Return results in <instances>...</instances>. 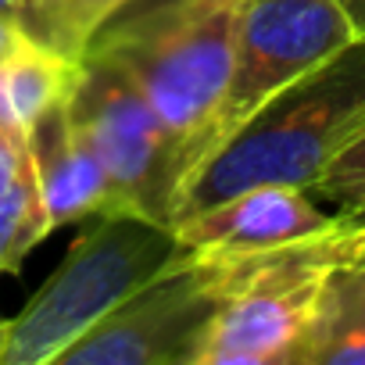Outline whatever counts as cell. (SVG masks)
<instances>
[{"instance_id": "1", "label": "cell", "mask_w": 365, "mask_h": 365, "mask_svg": "<svg viewBox=\"0 0 365 365\" xmlns=\"http://www.w3.org/2000/svg\"><path fill=\"white\" fill-rule=\"evenodd\" d=\"M365 129V36L269 97L182 182L172 226L258 182L312 187L319 172Z\"/></svg>"}, {"instance_id": "2", "label": "cell", "mask_w": 365, "mask_h": 365, "mask_svg": "<svg viewBox=\"0 0 365 365\" xmlns=\"http://www.w3.org/2000/svg\"><path fill=\"white\" fill-rule=\"evenodd\" d=\"M240 8L244 0H129L86 47L133 79L182 143L190 172L226 93Z\"/></svg>"}, {"instance_id": "3", "label": "cell", "mask_w": 365, "mask_h": 365, "mask_svg": "<svg viewBox=\"0 0 365 365\" xmlns=\"http://www.w3.org/2000/svg\"><path fill=\"white\" fill-rule=\"evenodd\" d=\"M190 247L172 226L111 208L76 237L65 262L8 322L0 365H58V358L104 322L136 290L172 269Z\"/></svg>"}, {"instance_id": "4", "label": "cell", "mask_w": 365, "mask_h": 365, "mask_svg": "<svg viewBox=\"0 0 365 365\" xmlns=\"http://www.w3.org/2000/svg\"><path fill=\"white\" fill-rule=\"evenodd\" d=\"M365 251V215L333 230L222 258L219 312L201 365H294L329 276Z\"/></svg>"}, {"instance_id": "5", "label": "cell", "mask_w": 365, "mask_h": 365, "mask_svg": "<svg viewBox=\"0 0 365 365\" xmlns=\"http://www.w3.org/2000/svg\"><path fill=\"white\" fill-rule=\"evenodd\" d=\"M79 65L68 111L111 179L115 208L172 226L179 190L190 175L182 143L122 68L97 54H83Z\"/></svg>"}, {"instance_id": "6", "label": "cell", "mask_w": 365, "mask_h": 365, "mask_svg": "<svg viewBox=\"0 0 365 365\" xmlns=\"http://www.w3.org/2000/svg\"><path fill=\"white\" fill-rule=\"evenodd\" d=\"M219 272L222 258L190 247L79 336L58 365H201L219 312Z\"/></svg>"}, {"instance_id": "7", "label": "cell", "mask_w": 365, "mask_h": 365, "mask_svg": "<svg viewBox=\"0 0 365 365\" xmlns=\"http://www.w3.org/2000/svg\"><path fill=\"white\" fill-rule=\"evenodd\" d=\"M354 36L358 33L336 0H244L233 68L205 143V158L219 150V143H226L269 97L347 47Z\"/></svg>"}, {"instance_id": "8", "label": "cell", "mask_w": 365, "mask_h": 365, "mask_svg": "<svg viewBox=\"0 0 365 365\" xmlns=\"http://www.w3.org/2000/svg\"><path fill=\"white\" fill-rule=\"evenodd\" d=\"M344 215L319 205L304 187H287V182H258L219 205H208L194 212L190 219L175 222V237L205 255L233 258L251 255L279 244H294L315 233H326Z\"/></svg>"}, {"instance_id": "9", "label": "cell", "mask_w": 365, "mask_h": 365, "mask_svg": "<svg viewBox=\"0 0 365 365\" xmlns=\"http://www.w3.org/2000/svg\"><path fill=\"white\" fill-rule=\"evenodd\" d=\"M29 158H33L43 208H47V219L54 230L115 208L111 179H108L97 150L76 129L68 101L58 104L54 111H47L29 129Z\"/></svg>"}, {"instance_id": "10", "label": "cell", "mask_w": 365, "mask_h": 365, "mask_svg": "<svg viewBox=\"0 0 365 365\" xmlns=\"http://www.w3.org/2000/svg\"><path fill=\"white\" fill-rule=\"evenodd\" d=\"M294 365H365V251L329 276Z\"/></svg>"}, {"instance_id": "11", "label": "cell", "mask_w": 365, "mask_h": 365, "mask_svg": "<svg viewBox=\"0 0 365 365\" xmlns=\"http://www.w3.org/2000/svg\"><path fill=\"white\" fill-rule=\"evenodd\" d=\"M79 68H83L79 61L29 36L19 51H11L0 61V93H4L11 122L29 136V129L47 111H54L72 97L79 83Z\"/></svg>"}, {"instance_id": "12", "label": "cell", "mask_w": 365, "mask_h": 365, "mask_svg": "<svg viewBox=\"0 0 365 365\" xmlns=\"http://www.w3.org/2000/svg\"><path fill=\"white\" fill-rule=\"evenodd\" d=\"M125 4L129 0H36L26 33L33 40L47 43L51 51H58L72 61H83L90 40Z\"/></svg>"}, {"instance_id": "13", "label": "cell", "mask_w": 365, "mask_h": 365, "mask_svg": "<svg viewBox=\"0 0 365 365\" xmlns=\"http://www.w3.org/2000/svg\"><path fill=\"white\" fill-rule=\"evenodd\" d=\"M51 219L43 208V194L33 172V158H26L11 190L0 197V272H19L29 251L51 233Z\"/></svg>"}, {"instance_id": "14", "label": "cell", "mask_w": 365, "mask_h": 365, "mask_svg": "<svg viewBox=\"0 0 365 365\" xmlns=\"http://www.w3.org/2000/svg\"><path fill=\"white\" fill-rule=\"evenodd\" d=\"M308 194L336 215L361 219L365 215V129L319 172Z\"/></svg>"}, {"instance_id": "15", "label": "cell", "mask_w": 365, "mask_h": 365, "mask_svg": "<svg viewBox=\"0 0 365 365\" xmlns=\"http://www.w3.org/2000/svg\"><path fill=\"white\" fill-rule=\"evenodd\" d=\"M26 158H29V136H8V133H0V197L11 190V182L19 179Z\"/></svg>"}, {"instance_id": "16", "label": "cell", "mask_w": 365, "mask_h": 365, "mask_svg": "<svg viewBox=\"0 0 365 365\" xmlns=\"http://www.w3.org/2000/svg\"><path fill=\"white\" fill-rule=\"evenodd\" d=\"M26 40H29V33H26L19 22H11V19L0 15V61H4L11 51H19Z\"/></svg>"}, {"instance_id": "17", "label": "cell", "mask_w": 365, "mask_h": 365, "mask_svg": "<svg viewBox=\"0 0 365 365\" xmlns=\"http://www.w3.org/2000/svg\"><path fill=\"white\" fill-rule=\"evenodd\" d=\"M340 11L347 15V22L354 26L358 36H365V0H336Z\"/></svg>"}, {"instance_id": "18", "label": "cell", "mask_w": 365, "mask_h": 365, "mask_svg": "<svg viewBox=\"0 0 365 365\" xmlns=\"http://www.w3.org/2000/svg\"><path fill=\"white\" fill-rule=\"evenodd\" d=\"M0 15L26 29V0H0Z\"/></svg>"}, {"instance_id": "19", "label": "cell", "mask_w": 365, "mask_h": 365, "mask_svg": "<svg viewBox=\"0 0 365 365\" xmlns=\"http://www.w3.org/2000/svg\"><path fill=\"white\" fill-rule=\"evenodd\" d=\"M8 322H11V319L0 315V358H4V347H8Z\"/></svg>"}, {"instance_id": "20", "label": "cell", "mask_w": 365, "mask_h": 365, "mask_svg": "<svg viewBox=\"0 0 365 365\" xmlns=\"http://www.w3.org/2000/svg\"><path fill=\"white\" fill-rule=\"evenodd\" d=\"M33 8H36V0H26V26H29V19H33Z\"/></svg>"}]
</instances>
